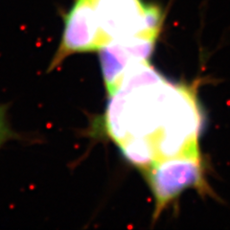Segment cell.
<instances>
[{
	"label": "cell",
	"mask_w": 230,
	"mask_h": 230,
	"mask_svg": "<svg viewBox=\"0 0 230 230\" xmlns=\"http://www.w3.org/2000/svg\"><path fill=\"white\" fill-rule=\"evenodd\" d=\"M109 96L106 128L118 146L133 139L146 142L154 164L200 155L202 116L192 86L171 83L143 62L129 68Z\"/></svg>",
	"instance_id": "obj_1"
},
{
	"label": "cell",
	"mask_w": 230,
	"mask_h": 230,
	"mask_svg": "<svg viewBox=\"0 0 230 230\" xmlns=\"http://www.w3.org/2000/svg\"><path fill=\"white\" fill-rule=\"evenodd\" d=\"M95 12L104 46L133 36L158 38L163 24L159 7L142 0H89Z\"/></svg>",
	"instance_id": "obj_2"
},
{
	"label": "cell",
	"mask_w": 230,
	"mask_h": 230,
	"mask_svg": "<svg viewBox=\"0 0 230 230\" xmlns=\"http://www.w3.org/2000/svg\"><path fill=\"white\" fill-rule=\"evenodd\" d=\"M144 172L155 199L154 218L186 189L193 188L201 194L213 195L200 155L168 158L153 164Z\"/></svg>",
	"instance_id": "obj_3"
},
{
	"label": "cell",
	"mask_w": 230,
	"mask_h": 230,
	"mask_svg": "<svg viewBox=\"0 0 230 230\" xmlns=\"http://www.w3.org/2000/svg\"><path fill=\"white\" fill-rule=\"evenodd\" d=\"M157 38L133 36L112 40L99 51L104 81L109 95L117 89L126 72L132 66L149 62Z\"/></svg>",
	"instance_id": "obj_4"
},
{
	"label": "cell",
	"mask_w": 230,
	"mask_h": 230,
	"mask_svg": "<svg viewBox=\"0 0 230 230\" xmlns=\"http://www.w3.org/2000/svg\"><path fill=\"white\" fill-rule=\"evenodd\" d=\"M103 45L95 12L89 0H75L64 18V29L60 47L49 70L61 64L72 54L98 51Z\"/></svg>",
	"instance_id": "obj_5"
},
{
	"label": "cell",
	"mask_w": 230,
	"mask_h": 230,
	"mask_svg": "<svg viewBox=\"0 0 230 230\" xmlns=\"http://www.w3.org/2000/svg\"><path fill=\"white\" fill-rule=\"evenodd\" d=\"M14 136H16V133L12 131L8 122L7 106L0 105V148Z\"/></svg>",
	"instance_id": "obj_6"
}]
</instances>
